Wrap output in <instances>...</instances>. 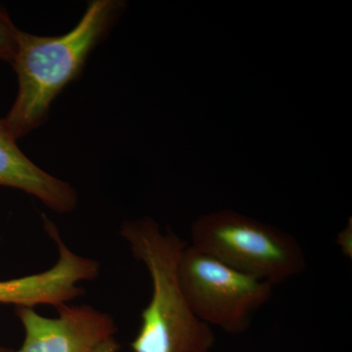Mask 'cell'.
Listing matches in <instances>:
<instances>
[{
  "mask_svg": "<svg viewBox=\"0 0 352 352\" xmlns=\"http://www.w3.org/2000/svg\"><path fill=\"white\" fill-rule=\"evenodd\" d=\"M124 6L120 0H94L78 25L62 36L18 31L11 63L17 75V96L0 119L16 140L46 122L52 102L80 76L90 53L106 38Z\"/></svg>",
  "mask_w": 352,
  "mask_h": 352,
  "instance_id": "6da1fadb",
  "label": "cell"
},
{
  "mask_svg": "<svg viewBox=\"0 0 352 352\" xmlns=\"http://www.w3.org/2000/svg\"><path fill=\"white\" fill-rule=\"evenodd\" d=\"M134 258L142 261L152 280V296L141 314L133 352H208L212 328L192 311L178 276V263L188 243L170 227L163 231L150 217L129 220L120 227Z\"/></svg>",
  "mask_w": 352,
  "mask_h": 352,
  "instance_id": "7a4b0ae2",
  "label": "cell"
},
{
  "mask_svg": "<svg viewBox=\"0 0 352 352\" xmlns=\"http://www.w3.org/2000/svg\"><path fill=\"white\" fill-rule=\"evenodd\" d=\"M191 245L234 270L268 283H283L305 270V252L291 234L231 210L201 215Z\"/></svg>",
  "mask_w": 352,
  "mask_h": 352,
  "instance_id": "3957f363",
  "label": "cell"
},
{
  "mask_svg": "<svg viewBox=\"0 0 352 352\" xmlns=\"http://www.w3.org/2000/svg\"><path fill=\"white\" fill-rule=\"evenodd\" d=\"M178 276L193 314L210 327L231 335L248 330L274 289L272 284L234 270L191 244L183 250Z\"/></svg>",
  "mask_w": 352,
  "mask_h": 352,
  "instance_id": "277c9868",
  "label": "cell"
},
{
  "mask_svg": "<svg viewBox=\"0 0 352 352\" xmlns=\"http://www.w3.org/2000/svg\"><path fill=\"white\" fill-rule=\"evenodd\" d=\"M56 308L58 317L48 318L32 307H17L25 339L19 349L0 347V352H92L117 332L113 317L90 305Z\"/></svg>",
  "mask_w": 352,
  "mask_h": 352,
  "instance_id": "5b68a950",
  "label": "cell"
},
{
  "mask_svg": "<svg viewBox=\"0 0 352 352\" xmlns=\"http://www.w3.org/2000/svg\"><path fill=\"white\" fill-rule=\"evenodd\" d=\"M43 221L46 232L58 248L59 258L56 263L43 272L0 281V303L58 307L85 294V289L78 286L80 282L92 281L98 277V261L71 251L62 240L57 226L45 215Z\"/></svg>",
  "mask_w": 352,
  "mask_h": 352,
  "instance_id": "8992f818",
  "label": "cell"
},
{
  "mask_svg": "<svg viewBox=\"0 0 352 352\" xmlns=\"http://www.w3.org/2000/svg\"><path fill=\"white\" fill-rule=\"evenodd\" d=\"M0 185L22 190L36 197L58 214L75 210L78 194L69 183L36 166L17 145V140L0 122Z\"/></svg>",
  "mask_w": 352,
  "mask_h": 352,
  "instance_id": "52a82bcc",
  "label": "cell"
},
{
  "mask_svg": "<svg viewBox=\"0 0 352 352\" xmlns=\"http://www.w3.org/2000/svg\"><path fill=\"white\" fill-rule=\"evenodd\" d=\"M10 16L0 4V60L12 63L17 48V32Z\"/></svg>",
  "mask_w": 352,
  "mask_h": 352,
  "instance_id": "ba28073f",
  "label": "cell"
},
{
  "mask_svg": "<svg viewBox=\"0 0 352 352\" xmlns=\"http://www.w3.org/2000/svg\"><path fill=\"white\" fill-rule=\"evenodd\" d=\"M120 347V344H118L117 340L113 337L102 342L92 352H118Z\"/></svg>",
  "mask_w": 352,
  "mask_h": 352,
  "instance_id": "9c48e42d",
  "label": "cell"
}]
</instances>
